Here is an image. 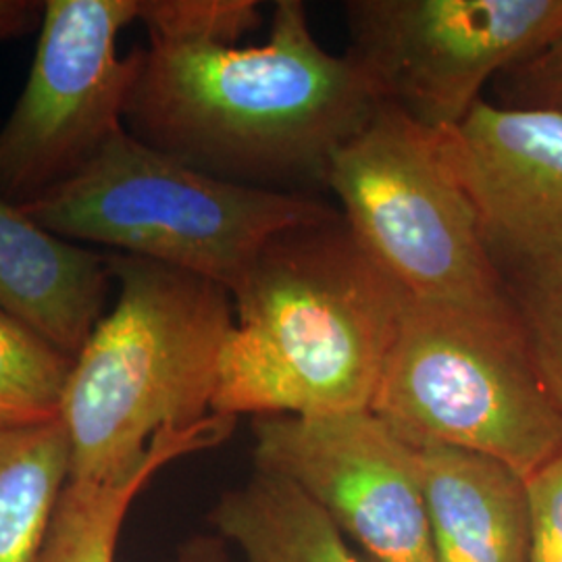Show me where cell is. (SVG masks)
<instances>
[{"label": "cell", "mask_w": 562, "mask_h": 562, "mask_svg": "<svg viewBox=\"0 0 562 562\" xmlns=\"http://www.w3.org/2000/svg\"><path fill=\"white\" fill-rule=\"evenodd\" d=\"M23 211L60 238L178 267L220 283L232 299L276 236L338 213L313 194L213 178L125 127L76 178Z\"/></svg>", "instance_id": "cell-4"}, {"label": "cell", "mask_w": 562, "mask_h": 562, "mask_svg": "<svg viewBox=\"0 0 562 562\" xmlns=\"http://www.w3.org/2000/svg\"><path fill=\"white\" fill-rule=\"evenodd\" d=\"M348 53L315 38L301 0L273 4L259 46L150 42L130 90V136L220 180L276 192L327 183L336 153L382 106Z\"/></svg>", "instance_id": "cell-1"}, {"label": "cell", "mask_w": 562, "mask_h": 562, "mask_svg": "<svg viewBox=\"0 0 562 562\" xmlns=\"http://www.w3.org/2000/svg\"><path fill=\"white\" fill-rule=\"evenodd\" d=\"M111 281L106 255L0 199V311L76 359L102 319Z\"/></svg>", "instance_id": "cell-11"}, {"label": "cell", "mask_w": 562, "mask_h": 562, "mask_svg": "<svg viewBox=\"0 0 562 562\" xmlns=\"http://www.w3.org/2000/svg\"><path fill=\"white\" fill-rule=\"evenodd\" d=\"M138 0H48L27 81L0 130V199L27 206L76 178L123 125L140 48L117 55Z\"/></svg>", "instance_id": "cell-8"}, {"label": "cell", "mask_w": 562, "mask_h": 562, "mask_svg": "<svg viewBox=\"0 0 562 562\" xmlns=\"http://www.w3.org/2000/svg\"><path fill=\"white\" fill-rule=\"evenodd\" d=\"M434 134L503 280L562 267V115L482 99Z\"/></svg>", "instance_id": "cell-10"}, {"label": "cell", "mask_w": 562, "mask_h": 562, "mask_svg": "<svg viewBox=\"0 0 562 562\" xmlns=\"http://www.w3.org/2000/svg\"><path fill=\"white\" fill-rule=\"evenodd\" d=\"M234 425L236 417L211 413L192 427L162 429L155 436L146 462L127 480L67 483L41 562H115L121 525L142 487L165 464L220 446L232 436Z\"/></svg>", "instance_id": "cell-13"}, {"label": "cell", "mask_w": 562, "mask_h": 562, "mask_svg": "<svg viewBox=\"0 0 562 562\" xmlns=\"http://www.w3.org/2000/svg\"><path fill=\"white\" fill-rule=\"evenodd\" d=\"M176 562H227L222 540L201 536L183 543Z\"/></svg>", "instance_id": "cell-22"}, {"label": "cell", "mask_w": 562, "mask_h": 562, "mask_svg": "<svg viewBox=\"0 0 562 562\" xmlns=\"http://www.w3.org/2000/svg\"><path fill=\"white\" fill-rule=\"evenodd\" d=\"M492 90L498 106L562 115V27L536 55L503 71Z\"/></svg>", "instance_id": "cell-19"}, {"label": "cell", "mask_w": 562, "mask_h": 562, "mask_svg": "<svg viewBox=\"0 0 562 562\" xmlns=\"http://www.w3.org/2000/svg\"><path fill=\"white\" fill-rule=\"evenodd\" d=\"M371 411L415 448L477 452L522 477L562 448V411L513 299H408Z\"/></svg>", "instance_id": "cell-5"}, {"label": "cell", "mask_w": 562, "mask_h": 562, "mask_svg": "<svg viewBox=\"0 0 562 562\" xmlns=\"http://www.w3.org/2000/svg\"><path fill=\"white\" fill-rule=\"evenodd\" d=\"M548 392L562 411V267L504 281Z\"/></svg>", "instance_id": "cell-18"}, {"label": "cell", "mask_w": 562, "mask_h": 562, "mask_svg": "<svg viewBox=\"0 0 562 562\" xmlns=\"http://www.w3.org/2000/svg\"><path fill=\"white\" fill-rule=\"evenodd\" d=\"M71 480V442L60 419L0 427V562H41Z\"/></svg>", "instance_id": "cell-15"}, {"label": "cell", "mask_w": 562, "mask_h": 562, "mask_svg": "<svg viewBox=\"0 0 562 562\" xmlns=\"http://www.w3.org/2000/svg\"><path fill=\"white\" fill-rule=\"evenodd\" d=\"M255 469L294 483L375 562H434L415 446L373 413L255 417Z\"/></svg>", "instance_id": "cell-9"}, {"label": "cell", "mask_w": 562, "mask_h": 562, "mask_svg": "<svg viewBox=\"0 0 562 562\" xmlns=\"http://www.w3.org/2000/svg\"><path fill=\"white\" fill-rule=\"evenodd\" d=\"M148 42L236 44L261 25L255 0H138Z\"/></svg>", "instance_id": "cell-17"}, {"label": "cell", "mask_w": 562, "mask_h": 562, "mask_svg": "<svg viewBox=\"0 0 562 562\" xmlns=\"http://www.w3.org/2000/svg\"><path fill=\"white\" fill-rule=\"evenodd\" d=\"M348 55L380 101L429 132L461 123L485 83L562 27V0H348Z\"/></svg>", "instance_id": "cell-7"}, {"label": "cell", "mask_w": 562, "mask_h": 562, "mask_svg": "<svg viewBox=\"0 0 562 562\" xmlns=\"http://www.w3.org/2000/svg\"><path fill=\"white\" fill-rule=\"evenodd\" d=\"M529 503V562H562V448L525 477Z\"/></svg>", "instance_id": "cell-20"}, {"label": "cell", "mask_w": 562, "mask_h": 562, "mask_svg": "<svg viewBox=\"0 0 562 562\" xmlns=\"http://www.w3.org/2000/svg\"><path fill=\"white\" fill-rule=\"evenodd\" d=\"M106 262L120 299L76 357L60 406L69 482H123L159 431L206 419L236 317L215 281L125 252Z\"/></svg>", "instance_id": "cell-3"}, {"label": "cell", "mask_w": 562, "mask_h": 562, "mask_svg": "<svg viewBox=\"0 0 562 562\" xmlns=\"http://www.w3.org/2000/svg\"><path fill=\"white\" fill-rule=\"evenodd\" d=\"M211 521L246 562H375L359 559L340 527L294 483L259 469L223 494Z\"/></svg>", "instance_id": "cell-14"}, {"label": "cell", "mask_w": 562, "mask_h": 562, "mask_svg": "<svg viewBox=\"0 0 562 562\" xmlns=\"http://www.w3.org/2000/svg\"><path fill=\"white\" fill-rule=\"evenodd\" d=\"M434 562H529L521 473L450 446L417 448Z\"/></svg>", "instance_id": "cell-12"}, {"label": "cell", "mask_w": 562, "mask_h": 562, "mask_svg": "<svg viewBox=\"0 0 562 562\" xmlns=\"http://www.w3.org/2000/svg\"><path fill=\"white\" fill-rule=\"evenodd\" d=\"M367 255L413 301L510 299L436 134L382 104L336 153L327 183Z\"/></svg>", "instance_id": "cell-6"}, {"label": "cell", "mask_w": 562, "mask_h": 562, "mask_svg": "<svg viewBox=\"0 0 562 562\" xmlns=\"http://www.w3.org/2000/svg\"><path fill=\"white\" fill-rule=\"evenodd\" d=\"M74 361L0 311V427L60 419Z\"/></svg>", "instance_id": "cell-16"}, {"label": "cell", "mask_w": 562, "mask_h": 562, "mask_svg": "<svg viewBox=\"0 0 562 562\" xmlns=\"http://www.w3.org/2000/svg\"><path fill=\"white\" fill-rule=\"evenodd\" d=\"M44 2L0 0V44L18 41L41 27Z\"/></svg>", "instance_id": "cell-21"}, {"label": "cell", "mask_w": 562, "mask_h": 562, "mask_svg": "<svg viewBox=\"0 0 562 562\" xmlns=\"http://www.w3.org/2000/svg\"><path fill=\"white\" fill-rule=\"evenodd\" d=\"M406 301L340 211L276 236L234 296L213 413L371 411Z\"/></svg>", "instance_id": "cell-2"}]
</instances>
